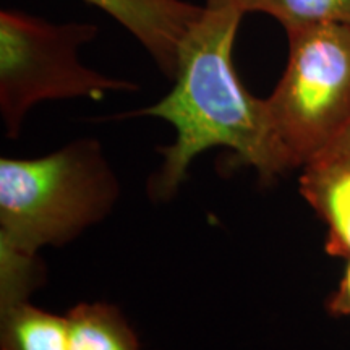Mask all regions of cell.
<instances>
[{"mask_svg":"<svg viewBox=\"0 0 350 350\" xmlns=\"http://www.w3.org/2000/svg\"><path fill=\"white\" fill-rule=\"evenodd\" d=\"M245 12L239 0H204L203 13L183 39L174 86L163 99L129 116L157 117L175 129L161 148L164 164L152 190L169 198L200 152L229 148L237 164L253 165L265 180L286 172L266 99L248 93L234 67V44Z\"/></svg>","mask_w":350,"mask_h":350,"instance_id":"cell-1","label":"cell"},{"mask_svg":"<svg viewBox=\"0 0 350 350\" xmlns=\"http://www.w3.org/2000/svg\"><path fill=\"white\" fill-rule=\"evenodd\" d=\"M117 183L98 142L38 159L0 161V305L28 300L36 253L62 245L111 211Z\"/></svg>","mask_w":350,"mask_h":350,"instance_id":"cell-2","label":"cell"},{"mask_svg":"<svg viewBox=\"0 0 350 350\" xmlns=\"http://www.w3.org/2000/svg\"><path fill=\"white\" fill-rule=\"evenodd\" d=\"M286 33L287 65L266 106L287 170L323 154L350 125V26L308 25Z\"/></svg>","mask_w":350,"mask_h":350,"instance_id":"cell-3","label":"cell"},{"mask_svg":"<svg viewBox=\"0 0 350 350\" xmlns=\"http://www.w3.org/2000/svg\"><path fill=\"white\" fill-rule=\"evenodd\" d=\"M98 34L90 21L54 23L21 10L0 12V112L8 138L18 137L26 113L42 100H98L138 90L81 64L80 49Z\"/></svg>","mask_w":350,"mask_h":350,"instance_id":"cell-4","label":"cell"},{"mask_svg":"<svg viewBox=\"0 0 350 350\" xmlns=\"http://www.w3.org/2000/svg\"><path fill=\"white\" fill-rule=\"evenodd\" d=\"M106 13L151 55L165 77L172 78L178 52L203 13V5L185 0H83Z\"/></svg>","mask_w":350,"mask_h":350,"instance_id":"cell-5","label":"cell"},{"mask_svg":"<svg viewBox=\"0 0 350 350\" xmlns=\"http://www.w3.org/2000/svg\"><path fill=\"white\" fill-rule=\"evenodd\" d=\"M300 191L327 226L326 252L350 260V154H323L305 164Z\"/></svg>","mask_w":350,"mask_h":350,"instance_id":"cell-6","label":"cell"},{"mask_svg":"<svg viewBox=\"0 0 350 350\" xmlns=\"http://www.w3.org/2000/svg\"><path fill=\"white\" fill-rule=\"evenodd\" d=\"M0 350H70L68 319L28 300L0 305Z\"/></svg>","mask_w":350,"mask_h":350,"instance_id":"cell-7","label":"cell"},{"mask_svg":"<svg viewBox=\"0 0 350 350\" xmlns=\"http://www.w3.org/2000/svg\"><path fill=\"white\" fill-rule=\"evenodd\" d=\"M70 350H142L135 331L119 310L81 304L67 314Z\"/></svg>","mask_w":350,"mask_h":350,"instance_id":"cell-8","label":"cell"},{"mask_svg":"<svg viewBox=\"0 0 350 350\" xmlns=\"http://www.w3.org/2000/svg\"><path fill=\"white\" fill-rule=\"evenodd\" d=\"M247 13H262L284 29L299 26L340 23L350 26V0H239Z\"/></svg>","mask_w":350,"mask_h":350,"instance_id":"cell-9","label":"cell"},{"mask_svg":"<svg viewBox=\"0 0 350 350\" xmlns=\"http://www.w3.org/2000/svg\"><path fill=\"white\" fill-rule=\"evenodd\" d=\"M327 310L334 317H347L350 318V260L347 269L340 279L338 291L327 300Z\"/></svg>","mask_w":350,"mask_h":350,"instance_id":"cell-10","label":"cell"},{"mask_svg":"<svg viewBox=\"0 0 350 350\" xmlns=\"http://www.w3.org/2000/svg\"><path fill=\"white\" fill-rule=\"evenodd\" d=\"M323 154H350V125ZM319 154V156H323ZM317 159V157H314Z\"/></svg>","mask_w":350,"mask_h":350,"instance_id":"cell-11","label":"cell"}]
</instances>
